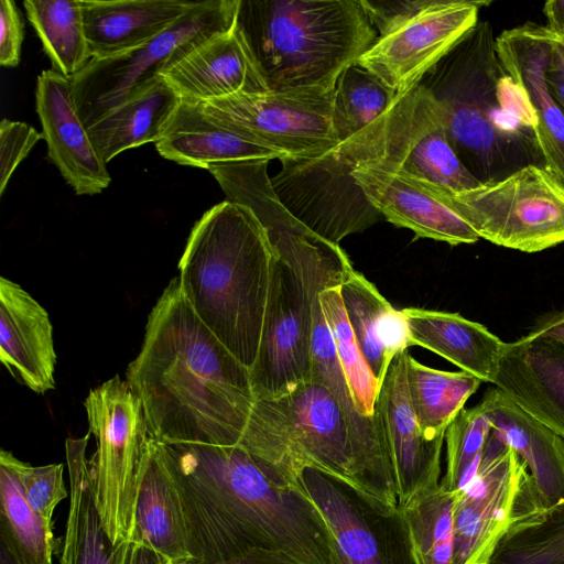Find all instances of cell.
Here are the masks:
<instances>
[{"label": "cell", "instance_id": "46", "mask_svg": "<svg viewBox=\"0 0 564 564\" xmlns=\"http://www.w3.org/2000/svg\"><path fill=\"white\" fill-rule=\"evenodd\" d=\"M79 501L77 490L69 485V506L65 532L58 553V564H78Z\"/></svg>", "mask_w": 564, "mask_h": 564}, {"label": "cell", "instance_id": "26", "mask_svg": "<svg viewBox=\"0 0 564 564\" xmlns=\"http://www.w3.org/2000/svg\"><path fill=\"white\" fill-rule=\"evenodd\" d=\"M131 539L150 547L164 564L194 562L178 491L161 443L152 437Z\"/></svg>", "mask_w": 564, "mask_h": 564}, {"label": "cell", "instance_id": "51", "mask_svg": "<svg viewBox=\"0 0 564 564\" xmlns=\"http://www.w3.org/2000/svg\"><path fill=\"white\" fill-rule=\"evenodd\" d=\"M551 46L549 68L557 70L564 76V35L557 34L546 26Z\"/></svg>", "mask_w": 564, "mask_h": 564}, {"label": "cell", "instance_id": "16", "mask_svg": "<svg viewBox=\"0 0 564 564\" xmlns=\"http://www.w3.org/2000/svg\"><path fill=\"white\" fill-rule=\"evenodd\" d=\"M528 478L517 453L491 431L476 475L454 505V564L488 563Z\"/></svg>", "mask_w": 564, "mask_h": 564}, {"label": "cell", "instance_id": "49", "mask_svg": "<svg viewBox=\"0 0 564 564\" xmlns=\"http://www.w3.org/2000/svg\"><path fill=\"white\" fill-rule=\"evenodd\" d=\"M530 333L564 339V307L540 316Z\"/></svg>", "mask_w": 564, "mask_h": 564}, {"label": "cell", "instance_id": "44", "mask_svg": "<svg viewBox=\"0 0 564 564\" xmlns=\"http://www.w3.org/2000/svg\"><path fill=\"white\" fill-rule=\"evenodd\" d=\"M497 98L508 119L533 133L536 118L530 98L524 88L506 72L498 79Z\"/></svg>", "mask_w": 564, "mask_h": 564}, {"label": "cell", "instance_id": "7", "mask_svg": "<svg viewBox=\"0 0 564 564\" xmlns=\"http://www.w3.org/2000/svg\"><path fill=\"white\" fill-rule=\"evenodd\" d=\"M96 441L90 460L95 503L111 546L131 539L150 433L139 397L115 376L84 401Z\"/></svg>", "mask_w": 564, "mask_h": 564}, {"label": "cell", "instance_id": "20", "mask_svg": "<svg viewBox=\"0 0 564 564\" xmlns=\"http://www.w3.org/2000/svg\"><path fill=\"white\" fill-rule=\"evenodd\" d=\"M35 99L50 161L77 195L101 193L111 177L79 118L70 77L43 70L36 80Z\"/></svg>", "mask_w": 564, "mask_h": 564}, {"label": "cell", "instance_id": "14", "mask_svg": "<svg viewBox=\"0 0 564 564\" xmlns=\"http://www.w3.org/2000/svg\"><path fill=\"white\" fill-rule=\"evenodd\" d=\"M319 293L308 290L275 254L259 351L249 370L254 400L275 398L311 381L312 305Z\"/></svg>", "mask_w": 564, "mask_h": 564}, {"label": "cell", "instance_id": "12", "mask_svg": "<svg viewBox=\"0 0 564 564\" xmlns=\"http://www.w3.org/2000/svg\"><path fill=\"white\" fill-rule=\"evenodd\" d=\"M297 479L326 519L343 564H415L401 505L387 506L311 467Z\"/></svg>", "mask_w": 564, "mask_h": 564}, {"label": "cell", "instance_id": "5", "mask_svg": "<svg viewBox=\"0 0 564 564\" xmlns=\"http://www.w3.org/2000/svg\"><path fill=\"white\" fill-rule=\"evenodd\" d=\"M502 73L492 26L484 21L420 82L440 107L458 160L479 183L498 181L525 165L539 164L536 158L542 162L534 134L500 109L497 83Z\"/></svg>", "mask_w": 564, "mask_h": 564}, {"label": "cell", "instance_id": "42", "mask_svg": "<svg viewBox=\"0 0 564 564\" xmlns=\"http://www.w3.org/2000/svg\"><path fill=\"white\" fill-rule=\"evenodd\" d=\"M43 138L32 126L2 119L0 122V195L18 165L28 156L32 148Z\"/></svg>", "mask_w": 564, "mask_h": 564}, {"label": "cell", "instance_id": "47", "mask_svg": "<svg viewBox=\"0 0 564 564\" xmlns=\"http://www.w3.org/2000/svg\"><path fill=\"white\" fill-rule=\"evenodd\" d=\"M112 552L115 564H164L150 547L134 539L122 541Z\"/></svg>", "mask_w": 564, "mask_h": 564}, {"label": "cell", "instance_id": "13", "mask_svg": "<svg viewBox=\"0 0 564 564\" xmlns=\"http://www.w3.org/2000/svg\"><path fill=\"white\" fill-rule=\"evenodd\" d=\"M271 178L283 206L313 232L339 246L348 235L364 231L382 215L368 200L336 148L311 158L280 159Z\"/></svg>", "mask_w": 564, "mask_h": 564}, {"label": "cell", "instance_id": "48", "mask_svg": "<svg viewBox=\"0 0 564 564\" xmlns=\"http://www.w3.org/2000/svg\"><path fill=\"white\" fill-rule=\"evenodd\" d=\"M188 564H300L290 555L274 550L253 549L239 556L213 562Z\"/></svg>", "mask_w": 564, "mask_h": 564}, {"label": "cell", "instance_id": "33", "mask_svg": "<svg viewBox=\"0 0 564 564\" xmlns=\"http://www.w3.org/2000/svg\"><path fill=\"white\" fill-rule=\"evenodd\" d=\"M61 540L25 500L13 474L0 465V545L15 564H53Z\"/></svg>", "mask_w": 564, "mask_h": 564}, {"label": "cell", "instance_id": "2", "mask_svg": "<svg viewBox=\"0 0 564 564\" xmlns=\"http://www.w3.org/2000/svg\"><path fill=\"white\" fill-rule=\"evenodd\" d=\"M127 381L160 443L237 445L254 401L249 369L199 319L178 276L149 314Z\"/></svg>", "mask_w": 564, "mask_h": 564}, {"label": "cell", "instance_id": "52", "mask_svg": "<svg viewBox=\"0 0 564 564\" xmlns=\"http://www.w3.org/2000/svg\"><path fill=\"white\" fill-rule=\"evenodd\" d=\"M549 91L564 116V76L547 67L545 74Z\"/></svg>", "mask_w": 564, "mask_h": 564}, {"label": "cell", "instance_id": "25", "mask_svg": "<svg viewBox=\"0 0 564 564\" xmlns=\"http://www.w3.org/2000/svg\"><path fill=\"white\" fill-rule=\"evenodd\" d=\"M161 77L183 100L204 102L239 93L268 90L257 65L235 26L189 51Z\"/></svg>", "mask_w": 564, "mask_h": 564}, {"label": "cell", "instance_id": "9", "mask_svg": "<svg viewBox=\"0 0 564 564\" xmlns=\"http://www.w3.org/2000/svg\"><path fill=\"white\" fill-rule=\"evenodd\" d=\"M336 150L354 170H402L434 185L463 191L480 183L454 152L440 107L421 84L395 95L388 110Z\"/></svg>", "mask_w": 564, "mask_h": 564}, {"label": "cell", "instance_id": "19", "mask_svg": "<svg viewBox=\"0 0 564 564\" xmlns=\"http://www.w3.org/2000/svg\"><path fill=\"white\" fill-rule=\"evenodd\" d=\"M480 402L490 415L492 431L527 469L514 517L564 499V440L496 387L489 388Z\"/></svg>", "mask_w": 564, "mask_h": 564}, {"label": "cell", "instance_id": "32", "mask_svg": "<svg viewBox=\"0 0 564 564\" xmlns=\"http://www.w3.org/2000/svg\"><path fill=\"white\" fill-rule=\"evenodd\" d=\"M405 379L420 431L431 441L445 436L449 424L482 382L464 371L451 372L427 367L409 351L405 357Z\"/></svg>", "mask_w": 564, "mask_h": 564}, {"label": "cell", "instance_id": "18", "mask_svg": "<svg viewBox=\"0 0 564 564\" xmlns=\"http://www.w3.org/2000/svg\"><path fill=\"white\" fill-rule=\"evenodd\" d=\"M311 380L325 386L340 406L351 447V476L362 492L394 507L398 505L394 475L380 443L372 417L362 415L354 401L336 356L334 341L318 295L312 305Z\"/></svg>", "mask_w": 564, "mask_h": 564}, {"label": "cell", "instance_id": "6", "mask_svg": "<svg viewBox=\"0 0 564 564\" xmlns=\"http://www.w3.org/2000/svg\"><path fill=\"white\" fill-rule=\"evenodd\" d=\"M237 446L294 487L300 486L297 478L305 467L355 486L345 415L318 382L311 380L285 394L254 400Z\"/></svg>", "mask_w": 564, "mask_h": 564}, {"label": "cell", "instance_id": "22", "mask_svg": "<svg viewBox=\"0 0 564 564\" xmlns=\"http://www.w3.org/2000/svg\"><path fill=\"white\" fill-rule=\"evenodd\" d=\"M492 384L564 440V339L529 333L505 343Z\"/></svg>", "mask_w": 564, "mask_h": 564}, {"label": "cell", "instance_id": "24", "mask_svg": "<svg viewBox=\"0 0 564 564\" xmlns=\"http://www.w3.org/2000/svg\"><path fill=\"white\" fill-rule=\"evenodd\" d=\"M0 360L36 393L55 388L56 352L46 310L13 281L0 279Z\"/></svg>", "mask_w": 564, "mask_h": 564}, {"label": "cell", "instance_id": "15", "mask_svg": "<svg viewBox=\"0 0 564 564\" xmlns=\"http://www.w3.org/2000/svg\"><path fill=\"white\" fill-rule=\"evenodd\" d=\"M484 0H433L377 42L357 61L397 95L420 84L477 24Z\"/></svg>", "mask_w": 564, "mask_h": 564}, {"label": "cell", "instance_id": "17", "mask_svg": "<svg viewBox=\"0 0 564 564\" xmlns=\"http://www.w3.org/2000/svg\"><path fill=\"white\" fill-rule=\"evenodd\" d=\"M408 350L391 362L375 404L373 420L386 456L391 465L398 503L440 486L441 453L445 436L425 438L414 416L405 379Z\"/></svg>", "mask_w": 564, "mask_h": 564}, {"label": "cell", "instance_id": "43", "mask_svg": "<svg viewBox=\"0 0 564 564\" xmlns=\"http://www.w3.org/2000/svg\"><path fill=\"white\" fill-rule=\"evenodd\" d=\"M433 0H359V3L379 37L397 29L402 23L424 10Z\"/></svg>", "mask_w": 564, "mask_h": 564}, {"label": "cell", "instance_id": "54", "mask_svg": "<svg viewBox=\"0 0 564 564\" xmlns=\"http://www.w3.org/2000/svg\"><path fill=\"white\" fill-rule=\"evenodd\" d=\"M477 564H488V563H484V562H482V563H477Z\"/></svg>", "mask_w": 564, "mask_h": 564}, {"label": "cell", "instance_id": "40", "mask_svg": "<svg viewBox=\"0 0 564 564\" xmlns=\"http://www.w3.org/2000/svg\"><path fill=\"white\" fill-rule=\"evenodd\" d=\"M491 431L490 415L481 402L457 414L445 432L446 471L440 482L443 488L456 492L471 480Z\"/></svg>", "mask_w": 564, "mask_h": 564}, {"label": "cell", "instance_id": "39", "mask_svg": "<svg viewBox=\"0 0 564 564\" xmlns=\"http://www.w3.org/2000/svg\"><path fill=\"white\" fill-rule=\"evenodd\" d=\"M89 435L68 437L65 442L68 480L76 488L79 501L78 564H115L112 546L95 503L90 460L87 457Z\"/></svg>", "mask_w": 564, "mask_h": 564}, {"label": "cell", "instance_id": "28", "mask_svg": "<svg viewBox=\"0 0 564 564\" xmlns=\"http://www.w3.org/2000/svg\"><path fill=\"white\" fill-rule=\"evenodd\" d=\"M411 345L429 349L473 375L492 383L505 341L477 322L457 313L406 307Z\"/></svg>", "mask_w": 564, "mask_h": 564}, {"label": "cell", "instance_id": "10", "mask_svg": "<svg viewBox=\"0 0 564 564\" xmlns=\"http://www.w3.org/2000/svg\"><path fill=\"white\" fill-rule=\"evenodd\" d=\"M238 2L196 1L171 26L143 45L117 56L91 58L70 77L73 99L84 124L88 128L147 89L208 37L231 30Z\"/></svg>", "mask_w": 564, "mask_h": 564}, {"label": "cell", "instance_id": "31", "mask_svg": "<svg viewBox=\"0 0 564 564\" xmlns=\"http://www.w3.org/2000/svg\"><path fill=\"white\" fill-rule=\"evenodd\" d=\"M182 98L160 77L147 89L110 110L87 128L97 152L108 163L119 153L156 143Z\"/></svg>", "mask_w": 564, "mask_h": 564}, {"label": "cell", "instance_id": "36", "mask_svg": "<svg viewBox=\"0 0 564 564\" xmlns=\"http://www.w3.org/2000/svg\"><path fill=\"white\" fill-rule=\"evenodd\" d=\"M455 499L440 485L402 506L415 564H454Z\"/></svg>", "mask_w": 564, "mask_h": 564}, {"label": "cell", "instance_id": "29", "mask_svg": "<svg viewBox=\"0 0 564 564\" xmlns=\"http://www.w3.org/2000/svg\"><path fill=\"white\" fill-rule=\"evenodd\" d=\"M339 288L358 345L375 377L382 383L392 360L412 346L405 315L354 268Z\"/></svg>", "mask_w": 564, "mask_h": 564}, {"label": "cell", "instance_id": "45", "mask_svg": "<svg viewBox=\"0 0 564 564\" xmlns=\"http://www.w3.org/2000/svg\"><path fill=\"white\" fill-rule=\"evenodd\" d=\"M24 24L12 0L0 2V64L3 67H15L20 63L21 47L24 37Z\"/></svg>", "mask_w": 564, "mask_h": 564}, {"label": "cell", "instance_id": "38", "mask_svg": "<svg viewBox=\"0 0 564 564\" xmlns=\"http://www.w3.org/2000/svg\"><path fill=\"white\" fill-rule=\"evenodd\" d=\"M318 300L356 406L362 415L372 417L381 383L365 359L351 329L343 305L340 288L323 290Z\"/></svg>", "mask_w": 564, "mask_h": 564}, {"label": "cell", "instance_id": "50", "mask_svg": "<svg viewBox=\"0 0 564 564\" xmlns=\"http://www.w3.org/2000/svg\"><path fill=\"white\" fill-rule=\"evenodd\" d=\"M546 26L557 34L564 35V0H549L543 6Z\"/></svg>", "mask_w": 564, "mask_h": 564}, {"label": "cell", "instance_id": "30", "mask_svg": "<svg viewBox=\"0 0 564 564\" xmlns=\"http://www.w3.org/2000/svg\"><path fill=\"white\" fill-rule=\"evenodd\" d=\"M155 148L170 161L206 170L216 163L281 158L276 152L223 127L195 102L183 99Z\"/></svg>", "mask_w": 564, "mask_h": 564}, {"label": "cell", "instance_id": "41", "mask_svg": "<svg viewBox=\"0 0 564 564\" xmlns=\"http://www.w3.org/2000/svg\"><path fill=\"white\" fill-rule=\"evenodd\" d=\"M0 465L13 474L30 507L51 529H54V511L69 497V490L64 481V465L32 466L6 449L0 452Z\"/></svg>", "mask_w": 564, "mask_h": 564}, {"label": "cell", "instance_id": "11", "mask_svg": "<svg viewBox=\"0 0 564 564\" xmlns=\"http://www.w3.org/2000/svg\"><path fill=\"white\" fill-rule=\"evenodd\" d=\"M330 93H239L195 102L210 119L283 158H311L338 144Z\"/></svg>", "mask_w": 564, "mask_h": 564}, {"label": "cell", "instance_id": "53", "mask_svg": "<svg viewBox=\"0 0 564 564\" xmlns=\"http://www.w3.org/2000/svg\"><path fill=\"white\" fill-rule=\"evenodd\" d=\"M0 564H15L8 552L0 545Z\"/></svg>", "mask_w": 564, "mask_h": 564}, {"label": "cell", "instance_id": "4", "mask_svg": "<svg viewBox=\"0 0 564 564\" xmlns=\"http://www.w3.org/2000/svg\"><path fill=\"white\" fill-rule=\"evenodd\" d=\"M235 29L268 88L330 93L379 39L359 0H239Z\"/></svg>", "mask_w": 564, "mask_h": 564}, {"label": "cell", "instance_id": "34", "mask_svg": "<svg viewBox=\"0 0 564 564\" xmlns=\"http://www.w3.org/2000/svg\"><path fill=\"white\" fill-rule=\"evenodd\" d=\"M26 15L53 70L72 77L93 58L79 0H25Z\"/></svg>", "mask_w": 564, "mask_h": 564}, {"label": "cell", "instance_id": "27", "mask_svg": "<svg viewBox=\"0 0 564 564\" xmlns=\"http://www.w3.org/2000/svg\"><path fill=\"white\" fill-rule=\"evenodd\" d=\"M195 2L79 0L91 57H112L143 45L171 26Z\"/></svg>", "mask_w": 564, "mask_h": 564}, {"label": "cell", "instance_id": "8", "mask_svg": "<svg viewBox=\"0 0 564 564\" xmlns=\"http://www.w3.org/2000/svg\"><path fill=\"white\" fill-rule=\"evenodd\" d=\"M411 176L497 246L532 253L564 242V184L542 165L463 191Z\"/></svg>", "mask_w": 564, "mask_h": 564}, {"label": "cell", "instance_id": "23", "mask_svg": "<svg viewBox=\"0 0 564 564\" xmlns=\"http://www.w3.org/2000/svg\"><path fill=\"white\" fill-rule=\"evenodd\" d=\"M351 175L382 217L416 237L452 246L480 239L454 209L402 170L358 166Z\"/></svg>", "mask_w": 564, "mask_h": 564}, {"label": "cell", "instance_id": "3", "mask_svg": "<svg viewBox=\"0 0 564 564\" xmlns=\"http://www.w3.org/2000/svg\"><path fill=\"white\" fill-rule=\"evenodd\" d=\"M274 258L254 214L225 199L194 225L178 262L189 305L249 370L259 351Z\"/></svg>", "mask_w": 564, "mask_h": 564}, {"label": "cell", "instance_id": "35", "mask_svg": "<svg viewBox=\"0 0 564 564\" xmlns=\"http://www.w3.org/2000/svg\"><path fill=\"white\" fill-rule=\"evenodd\" d=\"M489 564H564V499L513 517Z\"/></svg>", "mask_w": 564, "mask_h": 564}, {"label": "cell", "instance_id": "37", "mask_svg": "<svg viewBox=\"0 0 564 564\" xmlns=\"http://www.w3.org/2000/svg\"><path fill=\"white\" fill-rule=\"evenodd\" d=\"M395 93L358 62L338 77L332 108V127L341 143L384 113Z\"/></svg>", "mask_w": 564, "mask_h": 564}, {"label": "cell", "instance_id": "1", "mask_svg": "<svg viewBox=\"0 0 564 564\" xmlns=\"http://www.w3.org/2000/svg\"><path fill=\"white\" fill-rule=\"evenodd\" d=\"M178 491L193 563L253 549L300 564H343L335 536L303 487H294L237 445L161 443Z\"/></svg>", "mask_w": 564, "mask_h": 564}, {"label": "cell", "instance_id": "21", "mask_svg": "<svg viewBox=\"0 0 564 564\" xmlns=\"http://www.w3.org/2000/svg\"><path fill=\"white\" fill-rule=\"evenodd\" d=\"M499 63L527 91L534 109L535 144L543 165L564 184V116L553 100L545 74L551 46L546 25L527 22L496 37Z\"/></svg>", "mask_w": 564, "mask_h": 564}]
</instances>
